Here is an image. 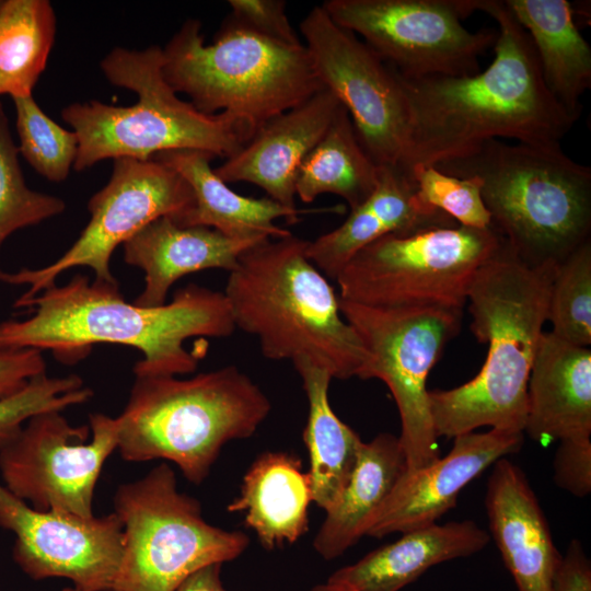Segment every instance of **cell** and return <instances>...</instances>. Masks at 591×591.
<instances>
[{"label":"cell","mask_w":591,"mask_h":591,"mask_svg":"<svg viewBox=\"0 0 591 591\" xmlns=\"http://www.w3.org/2000/svg\"><path fill=\"white\" fill-rule=\"evenodd\" d=\"M433 166L480 178L491 228L532 268H556L591 241V169L560 143L490 139Z\"/></svg>","instance_id":"5"},{"label":"cell","mask_w":591,"mask_h":591,"mask_svg":"<svg viewBox=\"0 0 591 591\" xmlns=\"http://www.w3.org/2000/svg\"><path fill=\"white\" fill-rule=\"evenodd\" d=\"M311 501L310 475L302 471L301 460L288 452L268 451L252 463L228 510L244 512L245 525L271 551L306 533Z\"/></svg>","instance_id":"25"},{"label":"cell","mask_w":591,"mask_h":591,"mask_svg":"<svg viewBox=\"0 0 591 591\" xmlns=\"http://www.w3.org/2000/svg\"><path fill=\"white\" fill-rule=\"evenodd\" d=\"M152 159L174 169L192 188L194 205L176 222L182 227H207L230 237L262 241L291 234L276 224L278 219L294 224L302 213L337 209L303 210L286 207L267 196L253 198L240 195L215 173L210 165L215 158L206 152L178 150L160 153Z\"/></svg>","instance_id":"23"},{"label":"cell","mask_w":591,"mask_h":591,"mask_svg":"<svg viewBox=\"0 0 591 591\" xmlns=\"http://www.w3.org/2000/svg\"><path fill=\"white\" fill-rule=\"evenodd\" d=\"M2 2H3V1H2V0H0V8H1V5H2Z\"/></svg>","instance_id":"43"},{"label":"cell","mask_w":591,"mask_h":591,"mask_svg":"<svg viewBox=\"0 0 591 591\" xmlns=\"http://www.w3.org/2000/svg\"><path fill=\"white\" fill-rule=\"evenodd\" d=\"M409 173L420 202L452 218L459 225L488 229L491 217L482 198V181L477 176L456 177L433 165H414Z\"/></svg>","instance_id":"34"},{"label":"cell","mask_w":591,"mask_h":591,"mask_svg":"<svg viewBox=\"0 0 591 591\" xmlns=\"http://www.w3.org/2000/svg\"><path fill=\"white\" fill-rule=\"evenodd\" d=\"M407 471L398 437L380 433L362 442L351 476L335 505L327 510L313 546L333 560L366 536L374 515Z\"/></svg>","instance_id":"26"},{"label":"cell","mask_w":591,"mask_h":591,"mask_svg":"<svg viewBox=\"0 0 591 591\" xmlns=\"http://www.w3.org/2000/svg\"><path fill=\"white\" fill-rule=\"evenodd\" d=\"M476 0H326L321 5L339 26L359 35L405 79L479 72L478 57L497 30L471 32L462 20Z\"/></svg>","instance_id":"12"},{"label":"cell","mask_w":591,"mask_h":591,"mask_svg":"<svg viewBox=\"0 0 591 591\" xmlns=\"http://www.w3.org/2000/svg\"><path fill=\"white\" fill-rule=\"evenodd\" d=\"M343 316L371 356L368 379L390 389L399 419L407 471L440 457L426 387L432 367L460 329L462 312L442 308H374L339 298Z\"/></svg>","instance_id":"11"},{"label":"cell","mask_w":591,"mask_h":591,"mask_svg":"<svg viewBox=\"0 0 591 591\" xmlns=\"http://www.w3.org/2000/svg\"><path fill=\"white\" fill-rule=\"evenodd\" d=\"M116 417L117 449L126 461H171L200 484L221 449L252 437L271 410L260 387L236 366L176 375H135Z\"/></svg>","instance_id":"6"},{"label":"cell","mask_w":591,"mask_h":591,"mask_svg":"<svg viewBox=\"0 0 591 591\" xmlns=\"http://www.w3.org/2000/svg\"><path fill=\"white\" fill-rule=\"evenodd\" d=\"M311 591H344V590L335 584L326 582L324 584L315 586L314 588L311 589Z\"/></svg>","instance_id":"41"},{"label":"cell","mask_w":591,"mask_h":591,"mask_svg":"<svg viewBox=\"0 0 591 591\" xmlns=\"http://www.w3.org/2000/svg\"><path fill=\"white\" fill-rule=\"evenodd\" d=\"M315 73L348 112L357 137L380 167L402 166L409 134L395 71L363 40L336 24L322 5L300 23Z\"/></svg>","instance_id":"15"},{"label":"cell","mask_w":591,"mask_h":591,"mask_svg":"<svg viewBox=\"0 0 591 591\" xmlns=\"http://www.w3.org/2000/svg\"><path fill=\"white\" fill-rule=\"evenodd\" d=\"M524 433L540 443L591 437V349L543 333L528 382Z\"/></svg>","instance_id":"21"},{"label":"cell","mask_w":591,"mask_h":591,"mask_svg":"<svg viewBox=\"0 0 591 591\" xmlns=\"http://www.w3.org/2000/svg\"><path fill=\"white\" fill-rule=\"evenodd\" d=\"M222 564L206 565L186 577L175 591H228L223 588L220 571Z\"/></svg>","instance_id":"40"},{"label":"cell","mask_w":591,"mask_h":591,"mask_svg":"<svg viewBox=\"0 0 591 591\" xmlns=\"http://www.w3.org/2000/svg\"><path fill=\"white\" fill-rule=\"evenodd\" d=\"M547 321L557 337L582 347L591 344V241L557 266Z\"/></svg>","instance_id":"31"},{"label":"cell","mask_w":591,"mask_h":591,"mask_svg":"<svg viewBox=\"0 0 591 591\" xmlns=\"http://www.w3.org/2000/svg\"><path fill=\"white\" fill-rule=\"evenodd\" d=\"M476 11L497 25L495 57L472 76L405 79L409 118L402 166L436 165L498 138L523 143H560L579 119L551 93L526 31L505 0H476Z\"/></svg>","instance_id":"1"},{"label":"cell","mask_w":591,"mask_h":591,"mask_svg":"<svg viewBox=\"0 0 591 591\" xmlns=\"http://www.w3.org/2000/svg\"><path fill=\"white\" fill-rule=\"evenodd\" d=\"M485 506L489 535L518 591H552L561 554L524 472L507 457L493 464Z\"/></svg>","instance_id":"19"},{"label":"cell","mask_w":591,"mask_h":591,"mask_svg":"<svg viewBox=\"0 0 591 591\" xmlns=\"http://www.w3.org/2000/svg\"><path fill=\"white\" fill-rule=\"evenodd\" d=\"M14 306L32 314L0 323V349L50 350L74 363L96 344H117L142 354L135 375L193 373L199 358L185 341L225 338L236 329L224 293L195 283L178 289L170 303L148 308L125 301L118 283L78 274Z\"/></svg>","instance_id":"2"},{"label":"cell","mask_w":591,"mask_h":591,"mask_svg":"<svg viewBox=\"0 0 591 591\" xmlns=\"http://www.w3.org/2000/svg\"><path fill=\"white\" fill-rule=\"evenodd\" d=\"M62 591H80V590H78L77 588L72 587V588H66V589H63Z\"/></svg>","instance_id":"42"},{"label":"cell","mask_w":591,"mask_h":591,"mask_svg":"<svg viewBox=\"0 0 591 591\" xmlns=\"http://www.w3.org/2000/svg\"><path fill=\"white\" fill-rule=\"evenodd\" d=\"M44 373L46 362L42 350L0 349V399L21 391Z\"/></svg>","instance_id":"38"},{"label":"cell","mask_w":591,"mask_h":591,"mask_svg":"<svg viewBox=\"0 0 591 591\" xmlns=\"http://www.w3.org/2000/svg\"><path fill=\"white\" fill-rule=\"evenodd\" d=\"M308 244L291 233L241 254L223 291L235 328L255 336L269 360L309 359L335 379L366 380L371 356Z\"/></svg>","instance_id":"4"},{"label":"cell","mask_w":591,"mask_h":591,"mask_svg":"<svg viewBox=\"0 0 591 591\" xmlns=\"http://www.w3.org/2000/svg\"><path fill=\"white\" fill-rule=\"evenodd\" d=\"M456 224L420 202L410 173L401 166L381 167L373 193L339 227L309 241L308 256L326 278L336 280L359 251L383 236Z\"/></svg>","instance_id":"20"},{"label":"cell","mask_w":591,"mask_h":591,"mask_svg":"<svg viewBox=\"0 0 591 591\" xmlns=\"http://www.w3.org/2000/svg\"><path fill=\"white\" fill-rule=\"evenodd\" d=\"M533 44L551 93L580 117V99L591 86V48L567 0H505Z\"/></svg>","instance_id":"27"},{"label":"cell","mask_w":591,"mask_h":591,"mask_svg":"<svg viewBox=\"0 0 591 591\" xmlns=\"http://www.w3.org/2000/svg\"><path fill=\"white\" fill-rule=\"evenodd\" d=\"M489 541V533L471 520L434 523L403 533L394 543L339 568L326 582L344 591H399L431 567L476 554Z\"/></svg>","instance_id":"24"},{"label":"cell","mask_w":591,"mask_h":591,"mask_svg":"<svg viewBox=\"0 0 591 591\" xmlns=\"http://www.w3.org/2000/svg\"><path fill=\"white\" fill-rule=\"evenodd\" d=\"M124 529L121 563L111 591H175L197 569L237 558L250 538L206 522L195 498L178 491L162 463L114 497Z\"/></svg>","instance_id":"9"},{"label":"cell","mask_w":591,"mask_h":591,"mask_svg":"<svg viewBox=\"0 0 591 591\" xmlns=\"http://www.w3.org/2000/svg\"><path fill=\"white\" fill-rule=\"evenodd\" d=\"M0 526L14 533V561L31 578H67L80 591L112 590L124 552L115 512L83 518L39 511L0 484Z\"/></svg>","instance_id":"16"},{"label":"cell","mask_w":591,"mask_h":591,"mask_svg":"<svg viewBox=\"0 0 591 591\" xmlns=\"http://www.w3.org/2000/svg\"><path fill=\"white\" fill-rule=\"evenodd\" d=\"M19 153L50 182L65 181L77 159L79 140L47 116L32 95L13 97Z\"/></svg>","instance_id":"33"},{"label":"cell","mask_w":591,"mask_h":591,"mask_svg":"<svg viewBox=\"0 0 591 591\" xmlns=\"http://www.w3.org/2000/svg\"><path fill=\"white\" fill-rule=\"evenodd\" d=\"M554 482L577 498L591 493V437L559 441L553 460Z\"/></svg>","instance_id":"37"},{"label":"cell","mask_w":591,"mask_h":591,"mask_svg":"<svg viewBox=\"0 0 591 591\" xmlns=\"http://www.w3.org/2000/svg\"><path fill=\"white\" fill-rule=\"evenodd\" d=\"M92 396V390L76 374L50 378L44 373L34 378L21 391L0 399V445L31 417L51 410L62 412Z\"/></svg>","instance_id":"35"},{"label":"cell","mask_w":591,"mask_h":591,"mask_svg":"<svg viewBox=\"0 0 591 591\" xmlns=\"http://www.w3.org/2000/svg\"><path fill=\"white\" fill-rule=\"evenodd\" d=\"M56 35L47 0H5L0 8V95H32Z\"/></svg>","instance_id":"30"},{"label":"cell","mask_w":591,"mask_h":591,"mask_svg":"<svg viewBox=\"0 0 591 591\" xmlns=\"http://www.w3.org/2000/svg\"><path fill=\"white\" fill-rule=\"evenodd\" d=\"M556 268L525 265L505 242L479 267L466 303L471 331L478 341L488 343V352L480 371L468 382L428 392L438 438H455L484 426L524 431L528 382L547 321Z\"/></svg>","instance_id":"3"},{"label":"cell","mask_w":591,"mask_h":591,"mask_svg":"<svg viewBox=\"0 0 591 591\" xmlns=\"http://www.w3.org/2000/svg\"><path fill=\"white\" fill-rule=\"evenodd\" d=\"M193 205L190 186L167 164L116 159L108 183L89 200L90 220L71 247L45 267L2 273L1 281L27 286L16 301L39 294L55 286L62 273L79 266L91 268L97 281L118 283L111 271L116 247L161 217L177 222Z\"/></svg>","instance_id":"13"},{"label":"cell","mask_w":591,"mask_h":591,"mask_svg":"<svg viewBox=\"0 0 591 591\" xmlns=\"http://www.w3.org/2000/svg\"><path fill=\"white\" fill-rule=\"evenodd\" d=\"M258 242L230 237L207 227H182L161 217L123 244L125 262L144 273L143 290L134 302L163 305L178 279L206 269L231 271L241 254Z\"/></svg>","instance_id":"22"},{"label":"cell","mask_w":591,"mask_h":591,"mask_svg":"<svg viewBox=\"0 0 591 591\" xmlns=\"http://www.w3.org/2000/svg\"><path fill=\"white\" fill-rule=\"evenodd\" d=\"M552 591H591V561L580 541L572 540L561 555Z\"/></svg>","instance_id":"39"},{"label":"cell","mask_w":591,"mask_h":591,"mask_svg":"<svg viewBox=\"0 0 591 591\" xmlns=\"http://www.w3.org/2000/svg\"><path fill=\"white\" fill-rule=\"evenodd\" d=\"M453 439L447 455L404 473L371 521L367 536L381 538L437 523L455 507L468 483L498 460L521 450L524 433L490 429Z\"/></svg>","instance_id":"17"},{"label":"cell","mask_w":591,"mask_h":591,"mask_svg":"<svg viewBox=\"0 0 591 591\" xmlns=\"http://www.w3.org/2000/svg\"><path fill=\"white\" fill-rule=\"evenodd\" d=\"M340 106L329 90L321 89L260 126L240 151L213 169L215 173L227 184H254L270 199L297 208V171L325 135Z\"/></svg>","instance_id":"18"},{"label":"cell","mask_w":591,"mask_h":591,"mask_svg":"<svg viewBox=\"0 0 591 591\" xmlns=\"http://www.w3.org/2000/svg\"><path fill=\"white\" fill-rule=\"evenodd\" d=\"M490 227L390 234L359 251L336 278L339 298L374 308L463 311L475 274L502 246Z\"/></svg>","instance_id":"10"},{"label":"cell","mask_w":591,"mask_h":591,"mask_svg":"<svg viewBox=\"0 0 591 591\" xmlns=\"http://www.w3.org/2000/svg\"><path fill=\"white\" fill-rule=\"evenodd\" d=\"M381 167L361 146L351 118L341 105L329 128L300 164L296 198L309 204L322 194H334L350 210L375 189Z\"/></svg>","instance_id":"29"},{"label":"cell","mask_w":591,"mask_h":591,"mask_svg":"<svg viewBox=\"0 0 591 591\" xmlns=\"http://www.w3.org/2000/svg\"><path fill=\"white\" fill-rule=\"evenodd\" d=\"M229 18L248 30L274 40L303 44L286 13L283 0H229Z\"/></svg>","instance_id":"36"},{"label":"cell","mask_w":591,"mask_h":591,"mask_svg":"<svg viewBox=\"0 0 591 591\" xmlns=\"http://www.w3.org/2000/svg\"><path fill=\"white\" fill-rule=\"evenodd\" d=\"M117 440L116 418L101 413L78 427L58 410L37 414L0 445L3 486L36 510L93 517L95 485Z\"/></svg>","instance_id":"14"},{"label":"cell","mask_w":591,"mask_h":591,"mask_svg":"<svg viewBox=\"0 0 591 591\" xmlns=\"http://www.w3.org/2000/svg\"><path fill=\"white\" fill-rule=\"evenodd\" d=\"M292 363L309 403L303 441L310 457L312 501L326 512L346 487L363 441L337 417L329 404L331 373L309 359Z\"/></svg>","instance_id":"28"},{"label":"cell","mask_w":591,"mask_h":591,"mask_svg":"<svg viewBox=\"0 0 591 591\" xmlns=\"http://www.w3.org/2000/svg\"><path fill=\"white\" fill-rule=\"evenodd\" d=\"M18 157L19 149L0 102V247L13 232L36 225L66 209L62 199L27 187ZM2 273L0 269V281Z\"/></svg>","instance_id":"32"},{"label":"cell","mask_w":591,"mask_h":591,"mask_svg":"<svg viewBox=\"0 0 591 591\" xmlns=\"http://www.w3.org/2000/svg\"><path fill=\"white\" fill-rule=\"evenodd\" d=\"M162 48L116 47L101 61L113 85L134 91L138 101L113 106L92 100L61 112L73 128L79 148L73 169L84 171L105 159L150 160L178 150L230 158L254 136L246 123L227 113L208 115L182 101L162 73Z\"/></svg>","instance_id":"7"},{"label":"cell","mask_w":591,"mask_h":591,"mask_svg":"<svg viewBox=\"0 0 591 591\" xmlns=\"http://www.w3.org/2000/svg\"><path fill=\"white\" fill-rule=\"evenodd\" d=\"M162 73L199 112L227 113L254 131L321 89L304 44L288 45L229 16L210 45L189 19L162 48Z\"/></svg>","instance_id":"8"}]
</instances>
